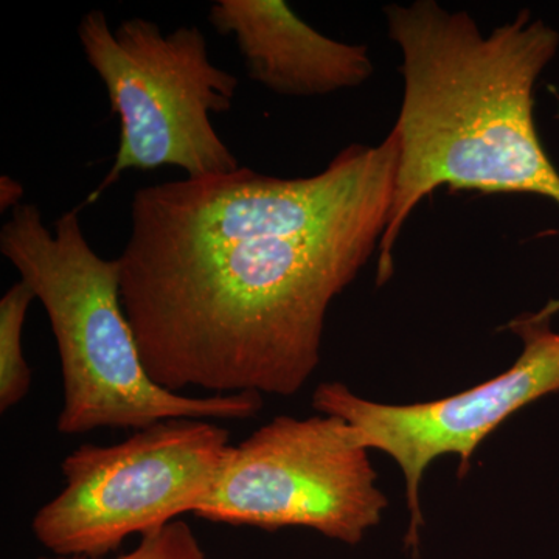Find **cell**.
I'll list each match as a JSON object with an SVG mask.
<instances>
[{
	"instance_id": "277c9868",
	"label": "cell",
	"mask_w": 559,
	"mask_h": 559,
	"mask_svg": "<svg viewBox=\"0 0 559 559\" xmlns=\"http://www.w3.org/2000/svg\"><path fill=\"white\" fill-rule=\"evenodd\" d=\"M76 35L120 124L112 167L83 205L94 204L127 171L176 167L200 179L240 170L210 120L230 110L240 80L213 64L200 28L165 35L143 17L110 28L106 14L92 10Z\"/></svg>"
},
{
	"instance_id": "6da1fadb",
	"label": "cell",
	"mask_w": 559,
	"mask_h": 559,
	"mask_svg": "<svg viewBox=\"0 0 559 559\" xmlns=\"http://www.w3.org/2000/svg\"><path fill=\"white\" fill-rule=\"evenodd\" d=\"M399 143H352L308 178L241 167L139 189L117 263L151 380L170 392L293 396L331 304L380 249Z\"/></svg>"
},
{
	"instance_id": "7c38bea8",
	"label": "cell",
	"mask_w": 559,
	"mask_h": 559,
	"mask_svg": "<svg viewBox=\"0 0 559 559\" xmlns=\"http://www.w3.org/2000/svg\"><path fill=\"white\" fill-rule=\"evenodd\" d=\"M559 311V300L550 301L549 305H547L546 308H543V310L536 312V314L539 316V318H546L551 319V316L557 314Z\"/></svg>"
},
{
	"instance_id": "9c48e42d",
	"label": "cell",
	"mask_w": 559,
	"mask_h": 559,
	"mask_svg": "<svg viewBox=\"0 0 559 559\" xmlns=\"http://www.w3.org/2000/svg\"><path fill=\"white\" fill-rule=\"evenodd\" d=\"M35 293L27 283H14L0 300V411L7 412L27 396L32 371L24 358L22 334Z\"/></svg>"
},
{
	"instance_id": "8fae6325",
	"label": "cell",
	"mask_w": 559,
	"mask_h": 559,
	"mask_svg": "<svg viewBox=\"0 0 559 559\" xmlns=\"http://www.w3.org/2000/svg\"><path fill=\"white\" fill-rule=\"evenodd\" d=\"M22 198H24V187L20 180L3 175L0 178V210L13 212L17 205L22 204Z\"/></svg>"
},
{
	"instance_id": "7a4b0ae2",
	"label": "cell",
	"mask_w": 559,
	"mask_h": 559,
	"mask_svg": "<svg viewBox=\"0 0 559 559\" xmlns=\"http://www.w3.org/2000/svg\"><path fill=\"white\" fill-rule=\"evenodd\" d=\"M401 53L403 102L395 191L378 249L377 285L395 272V246L414 210L440 187L536 194L559 207V171L535 124V86L559 33L521 10L485 35L466 11L433 0L384 9Z\"/></svg>"
},
{
	"instance_id": "3957f363",
	"label": "cell",
	"mask_w": 559,
	"mask_h": 559,
	"mask_svg": "<svg viewBox=\"0 0 559 559\" xmlns=\"http://www.w3.org/2000/svg\"><path fill=\"white\" fill-rule=\"evenodd\" d=\"M81 207L62 213L49 229L38 205L22 202L0 230V252L43 304L57 341L64 390L58 432L255 417L263 409L257 393L193 396L151 380L121 305L119 263L91 248Z\"/></svg>"
},
{
	"instance_id": "8992f818",
	"label": "cell",
	"mask_w": 559,
	"mask_h": 559,
	"mask_svg": "<svg viewBox=\"0 0 559 559\" xmlns=\"http://www.w3.org/2000/svg\"><path fill=\"white\" fill-rule=\"evenodd\" d=\"M377 479L369 450L344 419L282 415L231 444L194 514L267 532L310 528L358 546L389 506Z\"/></svg>"
},
{
	"instance_id": "5b68a950",
	"label": "cell",
	"mask_w": 559,
	"mask_h": 559,
	"mask_svg": "<svg viewBox=\"0 0 559 559\" xmlns=\"http://www.w3.org/2000/svg\"><path fill=\"white\" fill-rule=\"evenodd\" d=\"M230 447L229 430L200 418L83 444L62 462L64 488L33 518V536L55 557H110L130 536L194 514Z\"/></svg>"
},
{
	"instance_id": "52a82bcc",
	"label": "cell",
	"mask_w": 559,
	"mask_h": 559,
	"mask_svg": "<svg viewBox=\"0 0 559 559\" xmlns=\"http://www.w3.org/2000/svg\"><path fill=\"white\" fill-rule=\"evenodd\" d=\"M522 341L509 370L476 388L429 403L381 404L360 399L342 382H322L312 407L344 419L367 450L385 452L400 466L409 510L406 547L417 554L423 520L419 487L433 460L459 455V477L468 474L474 451L514 412L559 390V333L536 312L511 320Z\"/></svg>"
},
{
	"instance_id": "30bf717a",
	"label": "cell",
	"mask_w": 559,
	"mask_h": 559,
	"mask_svg": "<svg viewBox=\"0 0 559 559\" xmlns=\"http://www.w3.org/2000/svg\"><path fill=\"white\" fill-rule=\"evenodd\" d=\"M38 559H210L202 549L200 539L194 535L189 522L176 520L165 527L140 536L138 546L117 557L83 558L55 557L47 555Z\"/></svg>"
},
{
	"instance_id": "ba28073f",
	"label": "cell",
	"mask_w": 559,
	"mask_h": 559,
	"mask_svg": "<svg viewBox=\"0 0 559 559\" xmlns=\"http://www.w3.org/2000/svg\"><path fill=\"white\" fill-rule=\"evenodd\" d=\"M209 22L234 36L249 79L278 95L319 97L373 75L369 47L322 35L283 0H218Z\"/></svg>"
}]
</instances>
